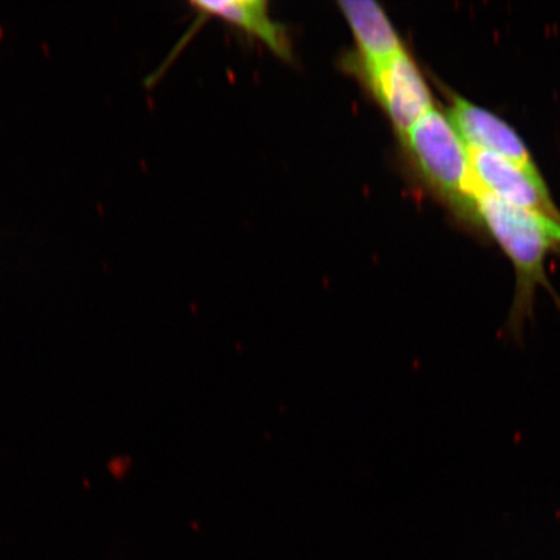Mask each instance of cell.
<instances>
[{
  "label": "cell",
  "instance_id": "cell-3",
  "mask_svg": "<svg viewBox=\"0 0 560 560\" xmlns=\"http://www.w3.org/2000/svg\"><path fill=\"white\" fill-rule=\"evenodd\" d=\"M348 70L374 97L400 138L435 107L431 90L406 48L376 65Z\"/></svg>",
  "mask_w": 560,
  "mask_h": 560
},
{
  "label": "cell",
  "instance_id": "cell-7",
  "mask_svg": "<svg viewBox=\"0 0 560 560\" xmlns=\"http://www.w3.org/2000/svg\"><path fill=\"white\" fill-rule=\"evenodd\" d=\"M191 5L202 15L225 21L261 42L279 59L290 61L292 47L284 27L271 18L269 3L262 0H195Z\"/></svg>",
  "mask_w": 560,
  "mask_h": 560
},
{
  "label": "cell",
  "instance_id": "cell-4",
  "mask_svg": "<svg viewBox=\"0 0 560 560\" xmlns=\"http://www.w3.org/2000/svg\"><path fill=\"white\" fill-rule=\"evenodd\" d=\"M471 170L479 190L506 205L541 213L560 221L541 174L525 171L499 153L471 150Z\"/></svg>",
  "mask_w": 560,
  "mask_h": 560
},
{
  "label": "cell",
  "instance_id": "cell-6",
  "mask_svg": "<svg viewBox=\"0 0 560 560\" xmlns=\"http://www.w3.org/2000/svg\"><path fill=\"white\" fill-rule=\"evenodd\" d=\"M338 5L355 44L354 54L346 61L348 69L373 66L405 50L400 34L380 3L349 0Z\"/></svg>",
  "mask_w": 560,
  "mask_h": 560
},
{
  "label": "cell",
  "instance_id": "cell-5",
  "mask_svg": "<svg viewBox=\"0 0 560 560\" xmlns=\"http://www.w3.org/2000/svg\"><path fill=\"white\" fill-rule=\"evenodd\" d=\"M450 117L468 149L499 153L525 171L540 174L527 144L501 117L450 91Z\"/></svg>",
  "mask_w": 560,
  "mask_h": 560
},
{
  "label": "cell",
  "instance_id": "cell-2",
  "mask_svg": "<svg viewBox=\"0 0 560 560\" xmlns=\"http://www.w3.org/2000/svg\"><path fill=\"white\" fill-rule=\"evenodd\" d=\"M401 139L425 185L458 213L475 217V196L479 187L474 179L470 149L451 117L435 105Z\"/></svg>",
  "mask_w": 560,
  "mask_h": 560
},
{
  "label": "cell",
  "instance_id": "cell-1",
  "mask_svg": "<svg viewBox=\"0 0 560 560\" xmlns=\"http://www.w3.org/2000/svg\"><path fill=\"white\" fill-rule=\"evenodd\" d=\"M475 217L485 223L514 265L516 292L510 310L508 330L510 335L520 338L525 322L534 314L538 285L550 290L559 303L546 278L545 261L551 250L560 252V221L506 205L480 190L475 196Z\"/></svg>",
  "mask_w": 560,
  "mask_h": 560
}]
</instances>
